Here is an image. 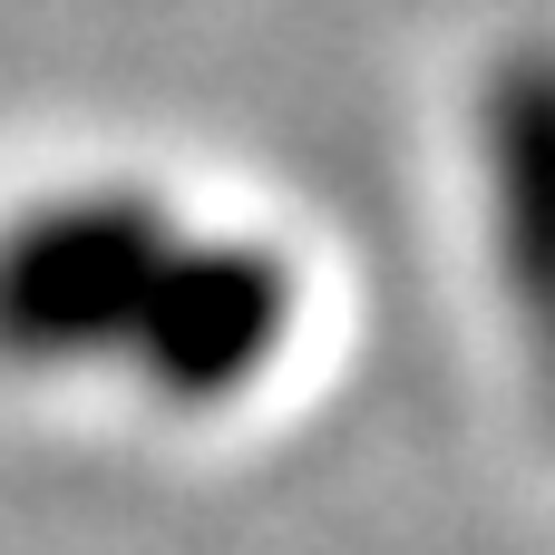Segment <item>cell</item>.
Returning <instances> with one entry per match:
<instances>
[{"label":"cell","mask_w":555,"mask_h":555,"mask_svg":"<svg viewBox=\"0 0 555 555\" xmlns=\"http://www.w3.org/2000/svg\"><path fill=\"white\" fill-rule=\"evenodd\" d=\"M166 215L146 195H68L0 234V361L127 351V322L166 263Z\"/></svg>","instance_id":"6da1fadb"},{"label":"cell","mask_w":555,"mask_h":555,"mask_svg":"<svg viewBox=\"0 0 555 555\" xmlns=\"http://www.w3.org/2000/svg\"><path fill=\"white\" fill-rule=\"evenodd\" d=\"M283 322H293L283 254H263V244H166L146 302L127 322V351H137L146 390L205 410L273 361Z\"/></svg>","instance_id":"7a4b0ae2"},{"label":"cell","mask_w":555,"mask_h":555,"mask_svg":"<svg viewBox=\"0 0 555 555\" xmlns=\"http://www.w3.org/2000/svg\"><path fill=\"white\" fill-rule=\"evenodd\" d=\"M488 166H498V234H507V283L527 312H546V166H555V127H546V68L507 59L498 98H488Z\"/></svg>","instance_id":"3957f363"}]
</instances>
